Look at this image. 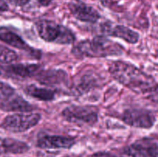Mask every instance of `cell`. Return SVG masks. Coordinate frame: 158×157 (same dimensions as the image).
Returning a JSON list of instances; mask_svg holds the SVG:
<instances>
[{
    "label": "cell",
    "mask_w": 158,
    "mask_h": 157,
    "mask_svg": "<svg viewBox=\"0 0 158 157\" xmlns=\"http://www.w3.org/2000/svg\"><path fill=\"white\" fill-rule=\"evenodd\" d=\"M108 70L114 80L136 93H157L155 79L131 63L121 60L111 62Z\"/></svg>",
    "instance_id": "cell-1"
},
{
    "label": "cell",
    "mask_w": 158,
    "mask_h": 157,
    "mask_svg": "<svg viewBox=\"0 0 158 157\" xmlns=\"http://www.w3.org/2000/svg\"><path fill=\"white\" fill-rule=\"evenodd\" d=\"M123 51L124 49L120 44L100 35L77 43L71 52L78 58H105L118 56L123 54Z\"/></svg>",
    "instance_id": "cell-2"
},
{
    "label": "cell",
    "mask_w": 158,
    "mask_h": 157,
    "mask_svg": "<svg viewBox=\"0 0 158 157\" xmlns=\"http://www.w3.org/2000/svg\"><path fill=\"white\" fill-rule=\"evenodd\" d=\"M35 26L39 36L46 42L70 45L76 40L75 34L72 30L52 20H38L35 22Z\"/></svg>",
    "instance_id": "cell-3"
},
{
    "label": "cell",
    "mask_w": 158,
    "mask_h": 157,
    "mask_svg": "<svg viewBox=\"0 0 158 157\" xmlns=\"http://www.w3.org/2000/svg\"><path fill=\"white\" fill-rule=\"evenodd\" d=\"M0 109L6 112H30L33 106L10 85L0 81Z\"/></svg>",
    "instance_id": "cell-4"
},
{
    "label": "cell",
    "mask_w": 158,
    "mask_h": 157,
    "mask_svg": "<svg viewBox=\"0 0 158 157\" xmlns=\"http://www.w3.org/2000/svg\"><path fill=\"white\" fill-rule=\"evenodd\" d=\"M65 120L80 126H93L98 122L99 109L93 106L71 105L61 112Z\"/></svg>",
    "instance_id": "cell-5"
},
{
    "label": "cell",
    "mask_w": 158,
    "mask_h": 157,
    "mask_svg": "<svg viewBox=\"0 0 158 157\" xmlns=\"http://www.w3.org/2000/svg\"><path fill=\"white\" fill-rule=\"evenodd\" d=\"M40 113L33 112H16L9 115L2 120L0 127L4 130L13 133L24 132L38 125L41 120Z\"/></svg>",
    "instance_id": "cell-6"
},
{
    "label": "cell",
    "mask_w": 158,
    "mask_h": 157,
    "mask_svg": "<svg viewBox=\"0 0 158 157\" xmlns=\"http://www.w3.org/2000/svg\"><path fill=\"white\" fill-rule=\"evenodd\" d=\"M123 123L137 129H151L156 123V115L151 110L141 108L127 109L120 115Z\"/></svg>",
    "instance_id": "cell-7"
},
{
    "label": "cell",
    "mask_w": 158,
    "mask_h": 157,
    "mask_svg": "<svg viewBox=\"0 0 158 157\" xmlns=\"http://www.w3.org/2000/svg\"><path fill=\"white\" fill-rule=\"evenodd\" d=\"M42 69L40 64L35 63H11L0 65V75L15 79L35 77Z\"/></svg>",
    "instance_id": "cell-8"
},
{
    "label": "cell",
    "mask_w": 158,
    "mask_h": 157,
    "mask_svg": "<svg viewBox=\"0 0 158 157\" xmlns=\"http://www.w3.org/2000/svg\"><path fill=\"white\" fill-rule=\"evenodd\" d=\"M123 154L127 157H157V139L145 137L137 140L124 148Z\"/></svg>",
    "instance_id": "cell-9"
},
{
    "label": "cell",
    "mask_w": 158,
    "mask_h": 157,
    "mask_svg": "<svg viewBox=\"0 0 158 157\" xmlns=\"http://www.w3.org/2000/svg\"><path fill=\"white\" fill-rule=\"evenodd\" d=\"M73 137L60 135H42L36 140V146L42 149H69L76 144Z\"/></svg>",
    "instance_id": "cell-10"
},
{
    "label": "cell",
    "mask_w": 158,
    "mask_h": 157,
    "mask_svg": "<svg viewBox=\"0 0 158 157\" xmlns=\"http://www.w3.org/2000/svg\"><path fill=\"white\" fill-rule=\"evenodd\" d=\"M100 29L103 35L120 38L130 44H135L139 41L140 35L133 29L123 25H114L105 22L101 25Z\"/></svg>",
    "instance_id": "cell-11"
},
{
    "label": "cell",
    "mask_w": 158,
    "mask_h": 157,
    "mask_svg": "<svg viewBox=\"0 0 158 157\" xmlns=\"http://www.w3.org/2000/svg\"><path fill=\"white\" fill-rule=\"evenodd\" d=\"M35 78L39 83L49 87L66 85L69 81V77L66 72L61 69L43 70L42 69L35 75Z\"/></svg>",
    "instance_id": "cell-12"
},
{
    "label": "cell",
    "mask_w": 158,
    "mask_h": 157,
    "mask_svg": "<svg viewBox=\"0 0 158 157\" xmlns=\"http://www.w3.org/2000/svg\"><path fill=\"white\" fill-rule=\"evenodd\" d=\"M69 9L74 18L83 22L96 23L101 18L97 9L84 3H70Z\"/></svg>",
    "instance_id": "cell-13"
},
{
    "label": "cell",
    "mask_w": 158,
    "mask_h": 157,
    "mask_svg": "<svg viewBox=\"0 0 158 157\" xmlns=\"http://www.w3.org/2000/svg\"><path fill=\"white\" fill-rule=\"evenodd\" d=\"M29 150V145L26 143L12 138L0 137V154H23Z\"/></svg>",
    "instance_id": "cell-14"
},
{
    "label": "cell",
    "mask_w": 158,
    "mask_h": 157,
    "mask_svg": "<svg viewBox=\"0 0 158 157\" xmlns=\"http://www.w3.org/2000/svg\"><path fill=\"white\" fill-rule=\"evenodd\" d=\"M24 92L29 96L43 102H50L54 100L57 92L56 89L51 88L40 87L34 84L26 86Z\"/></svg>",
    "instance_id": "cell-15"
},
{
    "label": "cell",
    "mask_w": 158,
    "mask_h": 157,
    "mask_svg": "<svg viewBox=\"0 0 158 157\" xmlns=\"http://www.w3.org/2000/svg\"><path fill=\"white\" fill-rule=\"evenodd\" d=\"M0 40L9 46L16 48L20 50L26 51L28 52L30 51L34 52L33 49H32V47H30L20 35L12 31L7 30V29L0 30Z\"/></svg>",
    "instance_id": "cell-16"
},
{
    "label": "cell",
    "mask_w": 158,
    "mask_h": 157,
    "mask_svg": "<svg viewBox=\"0 0 158 157\" xmlns=\"http://www.w3.org/2000/svg\"><path fill=\"white\" fill-rule=\"evenodd\" d=\"M97 84V80L95 77L91 75H85L80 78V81L73 86V91L75 95H83V93L89 92Z\"/></svg>",
    "instance_id": "cell-17"
},
{
    "label": "cell",
    "mask_w": 158,
    "mask_h": 157,
    "mask_svg": "<svg viewBox=\"0 0 158 157\" xmlns=\"http://www.w3.org/2000/svg\"><path fill=\"white\" fill-rule=\"evenodd\" d=\"M19 59L17 52L6 46L0 45V65H8L13 63Z\"/></svg>",
    "instance_id": "cell-18"
},
{
    "label": "cell",
    "mask_w": 158,
    "mask_h": 157,
    "mask_svg": "<svg viewBox=\"0 0 158 157\" xmlns=\"http://www.w3.org/2000/svg\"><path fill=\"white\" fill-rule=\"evenodd\" d=\"M6 3H10L15 6H24L30 2V0H4Z\"/></svg>",
    "instance_id": "cell-19"
},
{
    "label": "cell",
    "mask_w": 158,
    "mask_h": 157,
    "mask_svg": "<svg viewBox=\"0 0 158 157\" xmlns=\"http://www.w3.org/2000/svg\"><path fill=\"white\" fill-rule=\"evenodd\" d=\"M89 157H119L114 154L107 152H98L92 154Z\"/></svg>",
    "instance_id": "cell-20"
},
{
    "label": "cell",
    "mask_w": 158,
    "mask_h": 157,
    "mask_svg": "<svg viewBox=\"0 0 158 157\" xmlns=\"http://www.w3.org/2000/svg\"><path fill=\"white\" fill-rule=\"evenodd\" d=\"M9 10V6L4 0H0V12H7Z\"/></svg>",
    "instance_id": "cell-21"
},
{
    "label": "cell",
    "mask_w": 158,
    "mask_h": 157,
    "mask_svg": "<svg viewBox=\"0 0 158 157\" xmlns=\"http://www.w3.org/2000/svg\"><path fill=\"white\" fill-rule=\"evenodd\" d=\"M39 2L40 3V4L43 5V6H47L48 5V0H38Z\"/></svg>",
    "instance_id": "cell-22"
},
{
    "label": "cell",
    "mask_w": 158,
    "mask_h": 157,
    "mask_svg": "<svg viewBox=\"0 0 158 157\" xmlns=\"http://www.w3.org/2000/svg\"><path fill=\"white\" fill-rule=\"evenodd\" d=\"M76 1H78L79 2V1H80V0H76Z\"/></svg>",
    "instance_id": "cell-23"
}]
</instances>
